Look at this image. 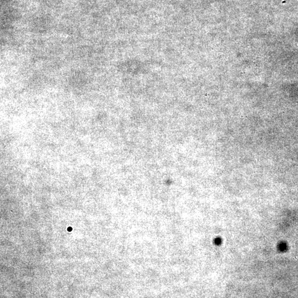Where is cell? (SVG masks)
<instances>
[{"mask_svg": "<svg viewBox=\"0 0 298 298\" xmlns=\"http://www.w3.org/2000/svg\"><path fill=\"white\" fill-rule=\"evenodd\" d=\"M69 231H71L72 230V228L71 227H70L69 228H68V230H67Z\"/></svg>", "mask_w": 298, "mask_h": 298, "instance_id": "cell-1", "label": "cell"}]
</instances>
